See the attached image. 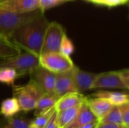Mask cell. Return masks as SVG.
<instances>
[{
  "mask_svg": "<svg viewBox=\"0 0 129 128\" xmlns=\"http://www.w3.org/2000/svg\"><path fill=\"white\" fill-rule=\"evenodd\" d=\"M87 102L91 110L99 121L110 111L113 106V105L108 100L100 97H87Z\"/></svg>",
  "mask_w": 129,
  "mask_h": 128,
  "instance_id": "cell-14",
  "label": "cell"
},
{
  "mask_svg": "<svg viewBox=\"0 0 129 128\" xmlns=\"http://www.w3.org/2000/svg\"><path fill=\"white\" fill-rule=\"evenodd\" d=\"M48 23L45 14H41L18 26L8 38L20 49L39 56Z\"/></svg>",
  "mask_w": 129,
  "mask_h": 128,
  "instance_id": "cell-1",
  "label": "cell"
},
{
  "mask_svg": "<svg viewBox=\"0 0 129 128\" xmlns=\"http://www.w3.org/2000/svg\"><path fill=\"white\" fill-rule=\"evenodd\" d=\"M39 2V8L45 12V10L55 6V3L53 0H38Z\"/></svg>",
  "mask_w": 129,
  "mask_h": 128,
  "instance_id": "cell-28",
  "label": "cell"
},
{
  "mask_svg": "<svg viewBox=\"0 0 129 128\" xmlns=\"http://www.w3.org/2000/svg\"><path fill=\"white\" fill-rule=\"evenodd\" d=\"M3 1H5V0H0V2H3Z\"/></svg>",
  "mask_w": 129,
  "mask_h": 128,
  "instance_id": "cell-33",
  "label": "cell"
},
{
  "mask_svg": "<svg viewBox=\"0 0 129 128\" xmlns=\"http://www.w3.org/2000/svg\"><path fill=\"white\" fill-rule=\"evenodd\" d=\"M22 51L17 45L5 36L0 35V60H4L19 54Z\"/></svg>",
  "mask_w": 129,
  "mask_h": 128,
  "instance_id": "cell-16",
  "label": "cell"
},
{
  "mask_svg": "<svg viewBox=\"0 0 129 128\" xmlns=\"http://www.w3.org/2000/svg\"><path fill=\"white\" fill-rule=\"evenodd\" d=\"M58 97L54 93H44L38 100L35 107V115L45 112L55 106Z\"/></svg>",
  "mask_w": 129,
  "mask_h": 128,
  "instance_id": "cell-17",
  "label": "cell"
},
{
  "mask_svg": "<svg viewBox=\"0 0 129 128\" xmlns=\"http://www.w3.org/2000/svg\"><path fill=\"white\" fill-rule=\"evenodd\" d=\"M96 88H119L128 90L122 81L119 71H111L98 74L91 89Z\"/></svg>",
  "mask_w": 129,
  "mask_h": 128,
  "instance_id": "cell-7",
  "label": "cell"
},
{
  "mask_svg": "<svg viewBox=\"0 0 129 128\" xmlns=\"http://www.w3.org/2000/svg\"><path fill=\"white\" fill-rule=\"evenodd\" d=\"M39 60L42 67L55 74L70 71L75 66L70 57L59 51L41 54Z\"/></svg>",
  "mask_w": 129,
  "mask_h": 128,
  "instance_id": "cell-5",
  "label": "cell"
},
{
  "mask_svg": "<svg viewBox=\"0 0 129 128\" xmlns=\"http://www.w3.org/2000/svg\"><path fill=\"white\" fill-rule=\"evenodd\" d=\"M20 111V107L15 97L8 98L2 101L0 107V113L6 118H10Z\"/></svg>",
  "mask_w": 129,
  "mask_h": 128,
  "instance_id": "cell-19",
  "label": "cell"
},
{
  "mask_svg": "<svg viewBox=\"0 0 129 128\" xmlns=\"http://www.w3.org/2000/svg\"><path fill=\"white\" fill-rule=\"evenodd\" d=\"M98 120L91 110L86 99L81 103L78 114L75 119L65 128H79L81 126Z\"/></svg>",
  "mask_w": 129,
  "mask_h": 128,
  "instance_id": "cell-12",
  "label": "cell"
},
{
  "mask_svg": "<svg viewBox=\"0 0 129 128\" xmlns=\"http://www.w3.org/2000/svg\"><path fill=\"white\" fill-rule=\"evenodd\" d=\"M44 13L39 8L23 14H16L0 8V35L8 38L13 30L18 26Z\"/></svg>",
  "mask_w": 129,
  "mask_h": 128,
  "instance_id": "cell-4",
  "label": "cell"
},
{
  "mask_svg": "<svg viewBox=\"0 0 129 128\" xmlns=\"http://www.w3.org/2000/svg\"><path fill=\"white\" fill-rule=\"evenodd\" d=\"M122 128H127V127H122Z\"/></svg>",
  "mask_w": 129,
  "mask_h": 128,
  "instance_id": "cell-35",
  "label": "cell"
},
{
  "mask_svg": "<svg viewBox=\"0 0 129 128\" xmlns=\"http://www.w3.org/2000/svg\"><path fill=\"white\" fill-rule=\"evenodd\" d=\"M75 87L79 93L91 90L92 84L98 75L96 73L85 72L74 66L70 70Z\"/></svg>",
  "mask_w": 129,
  "mask_h": 128,
  "instance_id": "cell-8",
  "label": "cell"
},
{
  "mask_svg": "<svg viewBox=\"0 0 129 128\" xmlns=\"http://www.w3.org/2000/svg\"><path fill=\"white\" fill-rule=\"evenodd\" d=\"M0 8L16 14H23L39 8L38 0H5L0 2Z\"/></svg>",
  "mask_w": 129,
  "mask_h": 128,
  "instance_id": "cell-10",
  "label": "cell"
},
{
  "mask_svg": "<svg viewBox=\"0 0 129 128\" xmlns=\"http://www.w3.org/2000/svg\"><path fill=\"white\" fill-rule=\"evenodd\" d=\"M44 93L42 88L32 78L25 85H13L14 97L17 100L21 111L34 109L38 100Z\"/></svg>",
  "mask_w": 129,
  "mask_h": 128,
  "instance_id": "cell-3",
  "label": "cell"
},
{
  "mask_svg": "<svg viewBox=\"0 0 129 128\" xmlns=\"http://www.w3.org/2000/svg\"><path fill=\"white\" fill-rule=\"evenodd\" d=\"M31 121V120H28L24 118H9L8 123L0 128H29Z\"/></svg>",
  "mask_w": 129,
  "mask_h": 128,
  "instance_id": "cell-23",
  "label": "cell"
},
{
  "mask_svg": "<svg viewBox=\"0 0 129 128\" xmlns=\"http://www.w3.org/2000/svg\"><path fill=\"white\" fill-rule=\"evenodd\" d=\"M53 1L54 2V3H55L56 5H60V4H61V3H63V2H67V0H53Z\"/></svg>",
  "mask_w": 129,
  "mask_h": 128,
  "instance_id": "cell-32",
  "label": "cell"
},
{
  "mask_svg": "<svg viewBox=\"0 0 129 128\" xmlns=\"http://www.w3.org/2000/svg\"><path fill=\"white\" fill-rule=\"evenodd\" d=\"M87 97L79 92H71L63 95L59 97L55 103V110L57 112H60L62 110L75 107L79 106Z\"/></svg>",
  "mask_w": 129,
  "mask_h": 128,
  "instance_id": "cell-13",
  "label": "cell"
},
{
  "mask_svg": "<svg viewBox=\"0 0 129 128\" xmlns=\"http://www.w3.org/2000/svg\"><path fill=\"white\" fill-rule=\"evenodd\" d=\"M120 78L126 88L128 89L129 88V69H124L122 70L119 71Z\"/></svg>",
  "mask_w": 129,
  "mask_h": 128,
  "instance_id": "cell-29",
  "label": "cell"
},
{
  "mask_svg": "<svg viewBox=\"0 0 129 128\" xmlns=\"http://www.w3.org/2000/svg\"><path fill=\"white\" fill-rule=\"evenodd\" d=\"M99 123V121L98 120H96V121H94L92 122H90L88 124H84L82 126H81L79 128H96L98 124Z\"/></svg>",
  "mask_w": 129,
  "mask_h": 128,
  "instance_id": "cell-31",
  "label": "cell"
},
{
  "mask_svg": "<svg viewBox=\"0 0 129 128\" xmlns=\"http://www.w3.org/2000/svg\"><path fill=\"white\" fill-rule=\"evenodd\" d=\"M119 108L121 112L122 126L129 128V103L119 106Z\"/></svg>",
  "mask_w": 129,
  "mask_h": 128,
  "instance_id": "cell-26",
  "label": "cell"
},
{
  "mask_svg": "<svg viewBox=\"0 0 129 128\" xmlns=\"http://www.w3.org/2000/svg\"><path fill=\"white\" fill-rule=\"evenodd\" d=\"M101 123L114 124L122 126V120L119 106H113L110 111L99 121ZM123 127V126H122Z\"/></svg>",
  "mask_w": 129,
  "mask_h": 128,
  "instance_id": "cell-20",
  "label": "cell"
},
{
  "mask_svg": "<svg viewBox=\"0 0 129 128\" xmlns=\"http://www.w3.org/2000/svg\"><path fill=\"white\" fill-rule=\"evenodd\" d=\"M55 110V107H52L45 112H42L39 114H38L36 118L31 121L30 124V127L29 128H43L45 125L47 124L49 118Z\"/></svg>",
  "mask_w": 129,
  "mask_h": 128,
  "instance_id": "cell-21",
  "label": "cell"
},
{
  "mask_svg": "<svg viewBox=\"0 0 129 128\" xmlns=\"http://www.w3.org/2000/svg\"><path fill=\"white\" fill-rule=\"evenodd\" d=\"M65 34L64 29L60 23L55 21L49 23L45 33L41 54L59 51L62 38Z\"/></svg>",
  "mask_w": 129,
  "mask_h": 128,
  "instance_id": "cell-6",
  "label": "cell"
},
{
  "mask_svg": "<svg viewBox=\"0 0 129 128\" xmlns=\"http://www.w3.org/2000/svg\"><path fill=\"white\" fill-rule=\"evenodd\" d=\"M18 78L16 71L9 67H1L0 68V82L14 85L15 80Z\"/></svg>",
  "mask_w": 129,
  "mask_h": 128,
  "instance_id": "cell-22",
  "label": "cell"
},
{
  "mask_svg": "<svg viewBox=\"0 0 129 128\" xmlns=\"http://www.w3.org/2000/svg\"><path fill=\"white\" fill-rule=\"evenodd\" d=\"M30 77L42 88L45 93H54L56 78L55 73L40 66L30 74Z\"/></svg>",
  "mask_w": 129,
  "mask_h": 128,
  "instance_id": "cell-9",
  "label": "cell"
},
{
  "mask_svg": "<svg viewBox=\"0 0 129 128\" xmlns=\"http://www.w3.org/2000/svg\"><path fill=\"white\" fill-rule=\"evenodd\" d=\"M70 70L56 74L54 93L58 98L68 93L78 92L75 87Z\"/></svg>",
  "mask_w": 129,
  "mask_h": 128,
  "instance_id": "cell-11",
  "label": "cell"
},
{
  "mask_svg": "<svg viewBox=\"0 0 129 128\" xmlns=\"http://www.w3.org/2000/svg\"><path fill=\"white\" fill-rule=\"evenodd\" d=\"M0 114H1V113H0Z\"/></svg>",
  "mask_w": 129,
  "mask_h": 128,
  "instance_id": "cell-36",
  "label": "cell"
},
{
  "mask_svg": "<svg viewBox=\"0 0 129 128\" xmlns=\"http://www.w3.org/2000/svg\"><path fill=\"white\" fill-rule=\"evenodd\" d=\"M68 1H73V0H67V2H68Z\"/></svg>",
  "mask_w": 129,
  "mask_h": 128,
  "instance_id": "cell-34",
  "label": "cell"
},
{
  "mask_svg": "<svg viewBox=\"0 0 129 128\" xmlns=\"http://www.w3.org/2000/svg\"><path fill=\"white\" fill-rule=\"evenodd\" d=\"M80 105L57 112V121L59 128H65L75 119L78 114Z\"/></svg>",
  "mask_w": 129,
  "mask_h": 128,
  "instance_id": "cell-18",
  "label": "cell"
},
{
  "mask_svg": "<svg viewBox=\"0 0 129 128\" xmlns=\"http://www.w3.org/2000/svg\"><path fill=\"white\" fill-rule=\"evenodd\" d=\"M39 57L30 51H21L16 56L2 60L0 62V68L9 67L14 69L18 78L26 75H30L40 66Z\"/></svg>",
  "mask_w": 129,
  "mask_h": 128,
  "instance_id": "cell-2",
  "label": "cell"
},
{
  "mask_svg": "<svg viewBox=\"0 0 129 128\" xmlns=\"http://www.w3.org/2000/svg\"><path fill=\"white\" fill-rule=\"evenodd\" d=\"M74 45L72 42V41L67 37V34H65L62 38L60 45V50L59 52H60L61 54L70 57L73 52L74 51Z\"/></svg>",
  "mask_w": 129,
  "mask_h": 128,
  "instance_id": "cell-24",
  "label": "cell"
},
{
  "mask_svg": "<svg viewBox=\"0 0 129 128\" xmlns=\"http://www.w3.org/2000/svg\"><path fill=\"white\" fill-rule=\"evenodd\" d=\"M94 97H100L108 100L113 106H121L125 103H129L128 95L123 92L108 91H99L91 94Z\"/></svg>",
  "mask_w": 129,
  "mask_h": 128,
  "instance_id": "cell-15",
  "label": "cell"
},
{
  "mask_svg": "<svg viewBox=\"0 0 129 128\" xmlns=\"http://www.w3.org/2000/svg\"><path fill=\"white\" fill-rule=\"evenodd\" d=\"M57 112L54 110L52 115H51V117L49 118L47 124L43 128H59L57 121Z\"/></svg>",
  "mask_w": 129,
  "mask_h": 128,
  "instance_id": "cell-27",
  "label": "cell"
},
{
  "mask_svg": "<svg viewBox=\"0 0 129 128\" xmlns=\"http://www.w3.org/2000/svg\"><path fill=\"white\" fill-rule=\"evenodd\" d=\"M94 4L105 5L107 7H115L117 5H123L128 2V0H87Z\"/></svg>",
  "mask_w": 129,
  "mask_h": 128,
  "instance_id": "cell-25",
  "label": "cell"
},
{
  "mask_svg": "<svg viewBox=\"0 0 129 128\" xmlns=\"http://www.w3.org/2000/svg\"><path fill=\"white\" fill-rule=\"evenodd\" d=\"M122 126L114 124H107V123H101L99 122L96 128H122Z\"/></svg>",
  "mask_w": 129,
  "mask_h": 128,
  "instance_id": "cell-30",
  "label": "cell"
}]
</instances>
